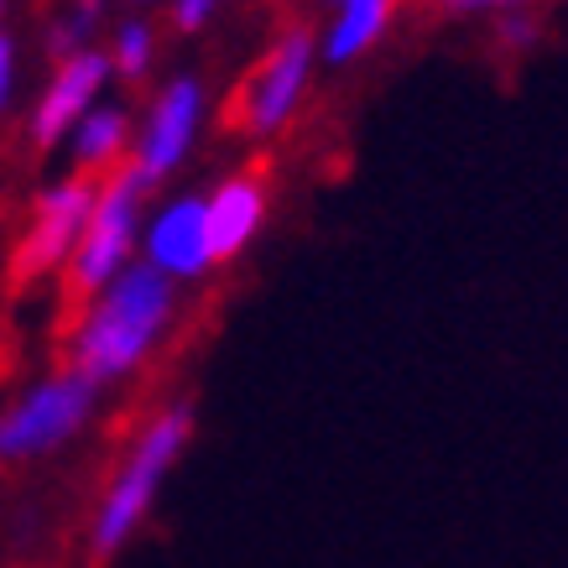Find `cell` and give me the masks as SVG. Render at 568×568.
Returning a JSON list of instances; mask_svg holds the SVG:
<instances>
[{
    "label": "cell",
    "mask_w": 568,
    "mask_h": 568,
    "mask_svg": "<svg viewBox=\"0 0 568 568\" xmlns=\"http://www.w3.org/2000/svg\"><path fill=\"white\" fill-rule=\"evenodd\" d=\"M178 318V287L152 266L131 261L121 276H110L100 293H89L79 324L69 339V371L84 376L89 386H115L136 376L156 355Z\"/></svg>",
    "instance_id": "cell-1"
},
{
    "label": "cell",
    "mask_w": 568,
    "mask_h": 568,
    "mask_svg": "<svg viewBox=\"0 0 568 568\" xmlns=\"http://www.w3.org/2000/svg\"><path fill=\"white\" fill-rule=\"evenodd\" d=\"M193 438V407L189 402H168L162 413L146 417V428L136 433V444L125 448L115 480L104 485L100 506H94V527H89V548L94 558H115V552L136 537V527L152 517L156 490L168 480V469L183 459V448Z\"/></svg>",
    "instance_id": "cell-2"
},
{
    "label": "cell",
    "mask_w": 568,
    "mask_h": 568,
    "mask_svg": "<svg viewBox=\"0 0 568 568\" xmlns=\"http://www.w3.org/2000/svg\"><path fill=\"white\" fill-rule=\"evenodd\" d=\"M94 407H100V386H89L73 371H58V376L27 386L0 413V465H27V459L58 454L89 428Z\"/></svg>",
    "instance_id": "cell-3"
},
{
    "label": "cell",
    "mask_w": 568,
    "mask_h": 568,
    "mask_svg": "<svg viewBox=\"0 0 568 568\" xmlns=\"http://www.w3.org/2000/svg\"><path fill=\"white\" fill-rule=\"evenodd\" d=\"M141 214H146V189L136 178L115 168L94 189V209H89V224L79 245L69 256V282L73 293H100L110 276H121L131 261H136V235H141Z\"/></svg>",
    "instance_id": "cell-4"
},
{
    "label": "cell",
    "mask_w": 568,
    "mask_h": 568,
    "mask_svg": "<svg viewBox=\"0 0 568 568\" xmlns=\"http://www.w3.org/2000/svg\"><path fill=\"white\" fill-rule=\"evenodd\" d=\"M204 115H209L204 84H199L193 73L168 79L162 94L152 100V110H146V121H141L136 146H131V156H125V173L152 193L162 178L178 173V168L189 162L193 141H199V131H204Z\"/></svg>",
    "instance_id": "cell-5"
},
{
    "label": "cell",
    "mask_w": 568,
    "mask_h": 568,
    "mask_svg": "<svg viewBox=\"0 0 568 568\" xmlns=\"http://www.w3.org/2000/svg\"><path fill=\"white\" fill-rule=\"evenodd\" d=\"M313 63H318V42H313L303 27L276 37V48L261 58L256 73H251L245 89H241L245 136L266 141V136H276V131H287V125H293V115L303 110V100H308Z\"/></svg>",
    "instance_id": "cell-6"
},
{
    "label": "cell",
    "mask_w": 568,
    "mask_h": 568,
    "mask_svg": "<svg viewBox=\"0 0 568 568\" xmlns=\"http://www.w3.org/2000/svg\"><path fill=\"white\" fill-rule=\"evenodd\" d=\"M94 178H58L48 189L37 193V209H32V224H27V235L17 245V276H48L58 266H69L73 245L84 235L89 224V209H94Z\"/></svg>",
    "instance_id": "cell-7"
},
{
    "label": "cell",
    "mask_w": 568,
    "mask_h": 568,
    "mask_svg": "<svg viewBox=\"0 0 568 568\" xmlns=\"http://www.w3.org/2000/svg\"><path fill=\"white\" fill-rule=\"evenodd\" d=\"M141 266H152L168 282H199L214 272L209 256V230H204V193H178L152 214H141Z\"/></svg>",
    "instance_id": "cell-8"
},
{
    "label": "cell",
    "mask_w": 568,
    "mask_h": 568,
    "mask_svg": "<svg viewBox=\"0 0 568 568\" xmlns=\"http://www.w3.org/2000/svg\"><path fill=\"white\" fill-rule=\"evenodd\" d=\"M104 84H110V58H104L100 48H84V52H73V58H63L58 73H52V84L42 89V100H37L32 125H27V131H32V146H42V152L63 146L73 125L84 121V110L100 104Z\"/></svg>",
    "instance_id": "cell-9"
},
{
    "label": "cell",
    "mask_w": 568,
    "mask_h": 568,
    "mask_svg": "<svg viewBox=\"0 0 568 568\" xmlns=\"http://www.w3.org/2000/svg\"><path fill=\"white\" fill-rule=\"evenodd\" d=\"M266 224V183L256 173H235L224 178L214 193H204V230H209V256L235 261L245 245L261 235Z\"/></svg>",
    "instance_id": "cell-10"
},
{
    "label": "cell",
    "mask_w": 568,
    "mask_h": 568,
    "mask_svg": "<svg viewBox=\"0 0 568 568\" xmlns=\"http://www.w3.org/2000/svg\"><path fill=\"white\" fill-rule=\"evenodd\" d=\"M63 146H69L79 178L115 173V168H125V156H131V115H125L121 104L100 100L94 110H84V121L73 125Z\"/></svg>",
    "instance_id": "cell-11"
},
{
    "label": "cell",
    "mask_w": 568,
    "mask_h": 568,
    "mask_svg": "<svg viewBox=\"0 0 568 568\" xmlns=\"http://www.w3.org/2000/svg\"><path fill=\"white\" fill-rule=\"evenodd\" d=\"M328 6H334V21L318 42L328 69H345V63L365 58L396 17V0H328Z\"/></svg>",
    "instance_id": "cell-12"
},
{
    "label": "cell",
    "mask_w": 568,
    "mask_h": 568,
    "mask_svg": "<svg viewBox=\"0 0 568 568\" xmlns=\"http://www.w3.org/2000/svg\"><path fill=\"white\" fill-rule=\"evenodd\" d=\"M104 58H110V73H121V79H146L156 63V32L152 21H121L115 27V37H110V48H104Z\"/></svg>",
    "instance_id": "cell-13"
},
{
    "label": "cell",
    "mask_w": 568,
    "mask_h": 568,
    "mask_svg": "<svg viewBox=\"0 0 568 568\" xmlns=\"http://www.w3.org/2000/svg\"><path fill=\"white\" fill-rule=\"evenodd\" d=\"M100 17H104V0H73L69 11L52 21L48 52L63 63V58H73V52L94 48V27H100Z\"/></svg>",
    "instance_id": "cell-14"
},
{
    "label": "cell",
    "mask_w": 568,
    "mask_h": 568,
    "mask_svg": "<svg viewBox=\"0 0 568 568\" xmlns=\"http://www.w3.org/2000/svg\"><path fill=\"white\" fill-rule=\"evenodd\" d=\"M220 11V0H173V21L178 32H204L209 21Z\"/></svg>",
    "instance_id": "cell-15"
},
{
    "label": "cell",
    "mask_w": 568,
    "mask_h": 568,
    "mask_svg": "<svg viewBox=\"0 0 568 568\" xmlns=\"http://www.w3.org/2000/svg\"><path fill=\"white\" fill-rule=\"evenodd\" d=\"M11 94H17V42L0 32V115L11 110Z\"/></svg>",
    "instance_id": "cell-16"
},
{
    "label": "cell",
    "mask_w": 568,
    "mask_h": 568,
    "mask_svg": "<svg viewBox=\"0 0 568 568\" xmlns=\"http://www.w3.org/2000/svg\"><path fill=\"white\" fill-rule=\"evenodd\" d=\"M454 11H511L517 17L521 6H532V0H448Z\"/></svg>",
    "instance_id": "cell-17"
},
{
    "label": "cell",
    "mask_w": 568,
    "mask_h": 568,
    "mask_svg": "<svg viewBox=\"0 0 568 568\" xmlns=\"http://www.w3.org/2000/svg\"><path fill=\"white\" fill-rule=\"evenodd\" d=\"M500 37H506V42H517V48H527V42H532V21H527V17H506V21H500Z\"/></svg>",
    "instance_id": "cell-18"
},
{
    "label": "cell",
    "mask_w": 568,
    "mask_h": 568,
    "mask_svg": "<svg viewBox=\"0 0 568 568\" xmlns=\"http://www.w3.org/2000/svg\"><path fill=\"white\" fill-rule=\"evenodd\" d=\"M6 6H11V0H0V21H6Z\"/></svg>",
    "instance_id": "cell-19"
},
{
    "label": "cell",
    "mask_w": 568,
    "mask_h": 568,
    "mask_svg": "<svg viewBox=\"0 0 568 568\" xmlns=\"http://www.w3.org/2000/svg\"><path fill=\"white\" fill-rule=\"evenodd\" d=\"M136 6H146V0H136Z\"/></svg>",
    "instance_id": "cell-20"
}]
</instances>
